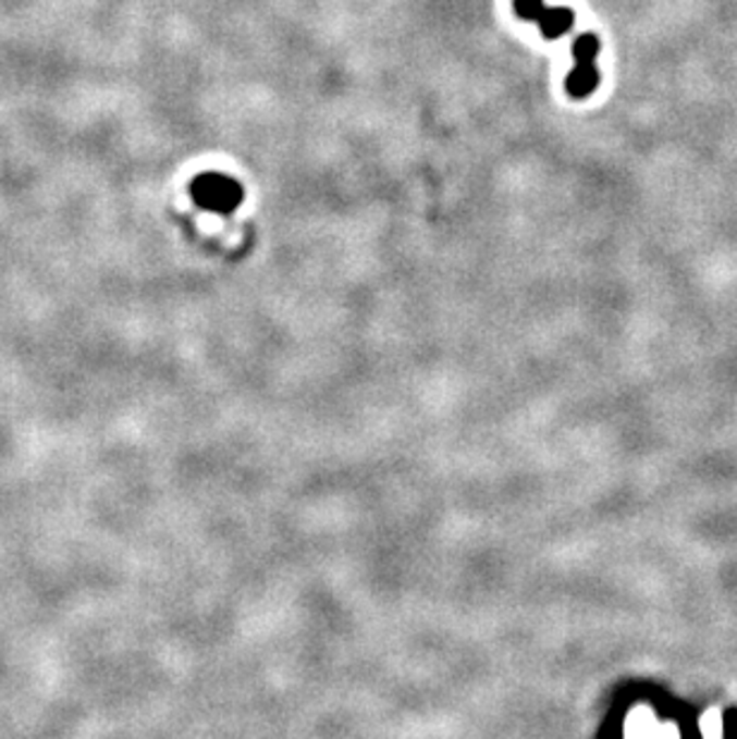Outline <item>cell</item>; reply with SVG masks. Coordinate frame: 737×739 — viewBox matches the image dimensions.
I'll return each instance as SVG.
<instances>
[{"label": "cell", "mask_w": 737, "mask_h": 739, "mask_svg": "<svg viewBox=\"0 0 737 739\" xmlns=\"http://www.w3.org/2000/svg\"><path fill=\"white\" fill-rule=\"evenodd\" d=\"M543 10H546L543 0H515V12L527 22H537Z\"/></svg>", "instance_id": "obj_4"}, {"label": "cell", "mask_w": 737, "mask_h": 739, "mask_svg": "<svg viewBox=\"0 0 737 739\" xmlns=\"http://www.w3.org/2000/svg\"><path fill=\"white\" fill-rule=\"evenodd\" d=\"M599 36L597 34H579L577 41L573 44L575 67L565 79V89L573 99H587V96L599 87V70H597V56H599Z\"/></svg>", "instance_id": "obj_1"}, {"label": "cell", "mask_w": 737, "mask_h": 739, "mask_svg": "<svg viewBox=\"0 0 737 739\" xmlns=\"http://www.w3.org/2000/svg\"><path fill=\"white\" fill-rule=\"evenodd\" d=\"M575 15L573 10L567 8H546L541 12V17L537 20L541 34L546 36V39H558V36L567 34V29L573 27Z\"/></svg>", "instance_id": "obj_3"}, {"label": "cell", "mask_w": 737, "mask_h": 739, "mask_svg": "<svg viewBox=\"0 0 737 739\" xmlns=\"http://www.w3.org/2000/svg\"><path fill=\"white\" fill-rule=\"evenodd\" d=\"M192 197L201 209L228 215L243 204V187L237 180L221 173H204L192 183Z\"/></svg>", "instance_id": "obj_2"}]
</instances>
